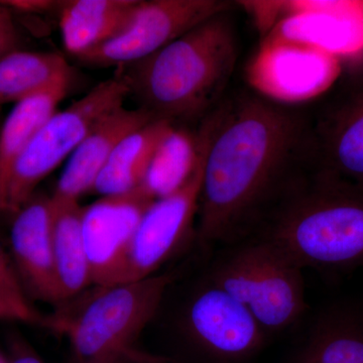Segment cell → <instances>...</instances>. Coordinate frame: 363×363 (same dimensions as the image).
Masks as SVG:
<instances>
[{"label": "cell", "mask_w": 363, "mask_h": 363, "mask_svg": "<svg viewBox=\"0 0 363 363\" xmlns=\"http://www.w3.org/2000/svg\"><path fill=\"white\" fill-rule=\"evenodd\" d=\"M196 233L201 247L252 238L316 166L311 114L255 93L214 112Z\"/></svg>", "instance_id": "obj_1"}, {"label": "cell", "mask_w": 363, "mask_h": 363, "mask_svg": "<svg viewBox=\"0 0 363 363\" xmlns=\"http://www.w3.org/2000/svg\"><path fill=\"white\" fill-rule=\"evenodd\" d=\"M233 14H216L147 58L118 67L140 108L191 128L218 107L240 55Z\"/></svg>", "instance_id": "obj_2"}, {"label": "cell", "mask_w": 363, "mask_h": 363, "mask_svg": "<svg viewBox=\"0 0 363 363\" xmlns=\"http://www.w3.org/2000/svg\"><path fill=\"white\" fill-rule=\"evenodd\" d=\"M255 236L302 269L363 267V186L315 168Z\"/></svg>", "instance_id": "obj_3"}, {"label": "cell", "mask_w": 363, "mask_h": 363, "mask_svg": "<svg viewBox=\"0 0 363 363\" xmlns=\"http://www.w3.org/2000/svg\"><path fill=\"white\" fill-rule=\"evenodd\" d=\"M173 272L112 285H93L60 303L43 327L65 336L70 363H107L135 350V341L156 316Z\"/></svg>", "instance_id": "obj_4"}, {"label": "cell", "mask_w": 363, "mask_h": 363, "mask_svg": "<svg viewBox=\"0 0 363 363\" xmlns=\"http://www.w3.org/2000/svg\"><path fill=\"white\" fill-rule=\"evenodd\" d=\"M304 269L257 236L217 250L206 277L245 306L269 337L308 310Z\"/></svg>", "instance_id": "obj_5"}, {"label": "cell", "mask_w": 363, "mask_h": 363, "mask_svg": "<svg viewBox=\"0 0 363 363\" xmlns=\"http://www.w3.org/2000/svg\"><path fill=\"white\" fill-rule=\"evenodd\" d=\"M130 89L121 74L100 83L64 111L55 112L14 164L7 184L6 211L16 213L35 194L38 186L71 157L95 123L123 106Z\"/></svg>", "instance_id": "obj_6"}, {"label": "cell", "mask_w": 363, "mask_h": 363, "mask_svg": "<svg viewBox=\"0 0 363 363\" xmlns=\"http://www.w3.org/2000/svg\"><path fill=\"white\" fill-rule=\"evenodd\" d=\"M213 112L197 126V161L191 175L173 193L155 200L143 215L131 242L123 281L159 274L157 271L191 240H197L200 192L213 128Z\"/></svg>", "instance_id": "obj_7"}, {"label": "cell", "mask_w": 363, "mask_h": 363, "mask_svg": "<svg viewBox=\"0 0 363 363\" xmlns=\"http://www.w3.org/2000/svg\"><path fill=\"white\" fill-rule=\"evenodd\" d=\"M182 337L201 363H248L269 336L250 311L205 276L179 319Z\"/></svg>", "instance_id": "obj_8"}, {"label": "cell", "mask_w": 363, "mask_h": 363, "mask_svg": "<svg viewBox=\"0 0 363 363\" xmlns=\"http://www.w3.org/2000/svg\"><path fill=\"white\" fill-rule=\"evenodd\" d=\"M228 0H140L128 25L113 39L77 60L92 67L125 66L150 57L203 21L235 11Z\"/></svg>", "instance_id": "obj_9"}, {"label": "cell", "mask_w": 363, "mask_h": 363, "mask_svg": "<svg viewBox=\"0 0 363 363\" xmlns=\"http://www.w3.org/2000/svg\"><path fill=\"white\" fill-rule=\"evenodd\" d=\"M154 201L138 187L84 206L82 233L92 286L123 283L136 228Z\"/></svg>", "instance_id": "obj_10"}, {"label": "cell", "mask_w": 363, "mask_h": 363, "mask_svg": "<svg viewBox=\"0 0 363 363\" xmlns=\"http://www.w3.org/2000/svg\"><path fill=\"white\" fill-rule=\"evenodd\" d=\"M311 118L316 168L363 186V79L345 86Z\"/></svg>", "instance_id": "obj_11"}, {"label": "cell", "mask_w": 363, "mask_h": 363, "mask_svg": "<svg viewBox=\"0 0 363 363\" xmlns=\"http://www.w3.org/2000/svg\"><path fill=\"white\" fill-rule=\"evenodd\" d=\"M52 199L35 195L14 213L11 228L13 264L23 289L33 297L59 304L52 242Z\"/></svg>", "instance_id": "obj_12"}, {"label": "cell", "mask_w": 363, "mask_h": 363, "mask_svg": "<svg viewBox=\"0 0 363 363\" xmlns=\"http://www.w3.org/2000/svg\"><path fill=\"white\" fill-rule=\"evenodd\" d=\"M155 121L140 107L128 109L123 105L105 114L69 157L52 197L79 201L81 196L92 192L100 172L121 140Z\"/></svg>", "instance_id": "obj_13"}, {"label": "cell", "mask_w": 363, "mask_h": 363, "mask_svg": "<svg viewBox=\"0 0 363 363\" xmlns=\"http://www.w3.org/2000/svg\"><path fill=\"white\" fill-rule=\"evenodd\" d=\"M288 363H363V307L337 304L320 313Z\"/></svg>", "instance_id": "obj_14"}, {"label": "cell", "mask_w": 363, "mask_h": 363, "mask_svg": "<svg viewBox=\"0 0 363 363\" xmlns=\"http://www.w3.org/2000/svg\"><path fill=\"white\" fill-rule=\"evenodd\" d=\"M140 0H65L59 1L60 32L66 52H85L113 39L128 25Z\"/></svg>", "instance_id": "obj_15"}, {"label": "cell", "mask_w": 363, "mask_h": 363, "mask_svg": "<svg viewBox=\"0 0 363 363\" xmlns=\"http://www.w3.org/2000/svg\"><path fill=\"white\" fill-rule=\"evenodd\" d=\"M51 199L52 257L62 303L92 286V279L82 233L84 206L75 200Z\"/></svg>", "instance_id": "obj_16"}, {"label": "cell", "mask_w": 363, "mask_h": 363, "mask_svg": "<svg viewBox=\"0 0 363 363\" xmlns=\"http://www.w3.org/2000/svg\"><path fill=\"white\" fill-rule=\"evenodd\" d=\"M72 83H62L14 105L0 128V211H6L7 184L14 164L40 126L57 111Z\"/></svg>", "instance_id": "obj_17"}, {"label": "cell", "mask_w": 363, "mask_h": 363, "mask_svg": "<svg viewBox=\"0 0 363 363\" xmlns=\"http://www.w3.org/2000/svg\"><path fill=\"white\" fill-rule=\"evenodd\" d=\"M173 126L155 121L124 138L100 172L92 192L118 195L140 187L160 143Z\"/></svg>", "instance_id": "obj_18"}, {"label": "cell", "mask_w": 363, "mask_h": 363, "mask_svg": "<svg viewBox=\"0 0 363 363\" xmlns=\"http://www.w3.org/2000/svg\"><path fill=\"white\" fill-rule=\"evenodd\" d=\"M73 70L52 52L14 51L0 59V108L62 84L73 82Z\"/></svg>", "instance_id": "obj_19"}, {"label": "cell", "mask_w": 363, "mask_h": 363, "mask_svg": "<svg viewBox=\"0 0 363 363\" xmlns=\"http://www.w3.org/2000/svg\"><path fill=\"white\" fill-rule=\"evenodd\" d=\"M197 154V128L173 126L160 143L140 188L154 200L171 194L192 173Z\"/></svg>", "instance_id": "obj_20"}, {"label": "cell", "mask_w": 363, "mask_h": 363, "mask_svg": "<svg viewBox=\"0 0 363 363\" xmlns=\"http://www.w3.org/2000/svg\"><path fill=\"white\" fill-rule=\"evenodd\" d=\"M0 292L21 306H32L26 298V291L21 285L13 262L0 245Z\"/></svg>", "instance_id": "obj_21"}, {"label": "cell", "mask_w": 363, "mask_h": 363, "mask_svg": "<svg viewBox=\"0 0 363 363\" xmlns=\"http://www.w3.org/2000/svg\"><path fill=\"white\" fill-rule=\"evenodd\" d=\"M45 316L40 315L33 306H21L14 302L0 292V320L6 321H18L23 323L39 325L44 324Z\"/></svg>", "instance_id": "obj_22"}, {"label": "cell", "mask_w": 363, "mask_h": 363, "mask_svg": "<svg viewBox=\"0 0 363 363\" xmlns=\"http://www.w3.org/2000/svg\"><path fill=\"white\" fill-rule=\"evenodd\" d=\"M18 50V33L13 11L0 1V59Z\"/></svg>", "instance_id": "obj_23"}, {"label": "cell", "mask_w": 363, "mask_h": 363, "mask_svg": "<svg viewBox=\"0 0 363 363\" xmlns=\"http://www.w3.org/2000/svg\"><path fill=\"white\" fill-rule=\"evenodd\" d=\"M7 363H45L30 344L20 337H13L9 345Z\"/></svg>", "instance_id": "obj_24"}, {"label": "cell", "mask_w": 363, "mask_h": 363, "mask_svg": "<svg viewBox=\"0 0 363 363\" xmlns=\"http://www.w3.org/2000/svg\"><path fill=\"white\" fill-rule=\"evenodd\" d=\"M2 4L9 7L11 11H18L21 13H42L58 9L59 1L51 0H13V1H1Z\"/></svg>", "instance_id": "obj_25"}, {"label": "cell", "mask_w": 363, "mask_h": 363, "mask_svg": "<svg viewBox=\"0 0 363 363\" xmlns=\"http://www.w3.org/2000/svg\"><path fill=\"white\" fill-rule=\"evenodd\" d=\"M107 363H184L174 358L159 357L135 348Z\"/></svg>", "instance_id": "obj_26"}, {"label": "cell", "mask_w": 363, "mask_h": 363, "mask_svg": "<svg viewBox=\"0 0 363 363\" xmlns=\"http://www.w3.org/2000/svg\"><path fill=\"white\" fill-rule=\"evenodd\" d=\"M0 363H7L6 357L0 353Z\"/></svg>", "instance_id": "obj_27"}, {"label": "cell", "mask_w": 363, "mask_h": 363, "mask_svg": "<svg viewBox=\"0 0 363 363\" xmlns=\"http://www.w3.org/2000/svg\"><path fill=\"white\" fill-rule=\"evenodd\" d=\"M4 121H1V116H0V128H1V124Z\"/></svg>", "instance_id": "obj_28"}]
</instances>
